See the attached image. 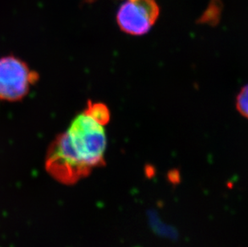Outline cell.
I'll return each instance as SVG.
<instances>
[{
    "mask_svg": "<svg viewBox=\"0 0 248 247\" xmlns=\"http://www.w3.org/2000/svg\"><path fill=\"white\" fill-rule=\"evenodd\" d=\"M105 126L85 108L51 143L45 158L48 174L61 184L72 185L105 166Z\"/></svg>",
    "mask_w": 248,
    "mask_h": 247,
    "instance_id": "obj_1",
    "label": "cell"
},
{
    "mask_svg": "<svg viewBox=\"0 0 248 247\" xmlns=\"http://www.w3.org/2000/svg\"><path fill=\"white\" fill-rule=\"evenodd\" d=\"M38 79L37 73L20 59L13 56L0 58V100H22Z\"/></svg>",
    "mask_w": 248,
    "mask_h": 247,
    "instance_id": "obj_2",
    "label": "cell"
},
{
    "mask_svg": "<svg viewBox=\"0 0 248 247\" xmlns=\"http://www.w3.org/2000/svg\"><path fill=\"white\" fill-rule=\"evenodd\" d=\"M159 12L155 0H127L117 12V24L124 32L144 35L157 21Z\"/></svg>",
    "mask_w": 248,
    "mask_h": 247,
    "instance_id": "obj_3",
    "label": "cell"
},
{
    "mask_svg": "<svg viewBox=\"0 0 248 247\" xmlns=\"http://www.w3.org/2000/svg\"><path fill=\"white\" fill-rule=\"evenodd\" d=\"M87 109L98 122L106 125L110 120V112L108 107L101 103H93L89 100L86 106Z\"/></svg>",
    "mask_w": 248,
    "mask_h": 247,
    "instance_id": "obj_4",
    "label": "cell"
},
{
    "mask_svg": "<svg viewBox=\"0 0 248 247\" xmlns=\"http://www.w3.org/2000/svg\"><path fill=\"white\" fill-rule=\"evenodd\" d=\"M236 108L242 116L248 119V84L241 89L236 99Z\"/></svg>",
    "mask_w": 248,
    "mask_h": 247,
    "instance_id": "obj_5",
    "label": "cell"
}]
</instances>
